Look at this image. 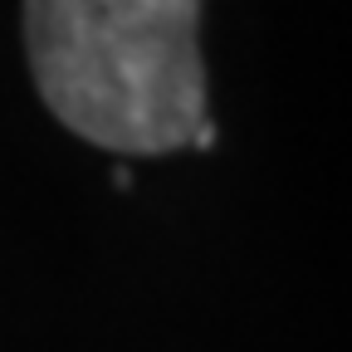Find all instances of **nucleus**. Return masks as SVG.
Listing matches in <instances>:
<instances>
[{"label":"nucleus","instance_id":"1","mask_svg":"<svg viewBox=\"0 0 352 352\" xmlns=\"http://www.w3.org/2000/svg\"><path fill=\"white\" fill-rule=\"evenodd\" d=\"M201 0H25L34 88L74 138L122 157L191 147L206 122Z\"/></svg>","mask_w":352,"mask_h":352}]
</instances>
